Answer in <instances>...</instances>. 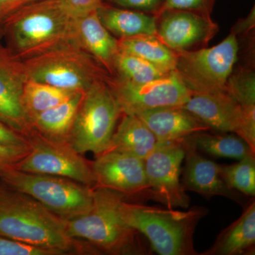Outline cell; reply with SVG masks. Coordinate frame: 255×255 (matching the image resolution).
Here are the masks:
<instances>
[{
  "mask_svg": "<svg viewBox=\"0 0 255 255\" xmlns=\"http://www.w3.org/2000/svg\"><path fill=\"white\" fill-rule=\"evenodd\" d=\"M67 221L27 194L0 182V236L65 255H102L87 241L70 237Z\"/></svg>",
  "mask_w": 255,
  "mask_h": 255,
  "instance_id": "6da1fadb",
  "label": "cell"
},
{
  "mask_svg": "<svg viewBox=\"0 0 255 255\" xmlns=\"http://www.w3.org/2000/svg\"><path fill=\"white\" fill-rule=\"evenodd\" d=\"M75 21L57 0H42L16 11L0 27L6 47L25 60L66 43H75Z\"/></svg>",
  "mask_w": 255,
  "mask_h": 255,
  "instance_id": "7a4b0ae2",
  "label": "cell"
},
{
  "mask_svg": "<svg viewBox=\"0 0 255 255\" xmlns=\"http://www.w3.org/2000/svg\"><path fill=\"white\" fill-rule=\"evenodd\" d=\"M93 205L87 214L67 221L70 237L83 240L102 254L148 255L140 233L122 219L119 204L126 199L117 191L93 187Z\"/></svg>",
  "mask_w": 255,
  "mask_h": 255,
  "instance_id": "3957f363",
  "label": "cell"
},
{
  "mask_svg": "<svg viewBox=\"0 0 255 255\" xmlns=\"http://www.w3.org/2000/svg\"><path fill=\"white\" fill-rule=\"evenodd\" d=\"M208 211L204 206L179 211L129 202L126 199L119 204L122 219L145 236L154 251L161 255H198L194 235Z\"/></svg>",
  "mask_w": 255,
  "mask_h": 255,
  "instance_id": "277c9868",
  "label": "cell"
},
{
  "mask_svg": "<svg viewBox=\"0 0 255 255\" xmlns=\"http://www.w3.org/2000/svg\"><path fill=\"white\" fill-rule=\"evenodd\" d=\"M28 79L73 92H86L110 75L91 55L74 43L23 60Z\"/></svg>",
  "mask_w": 255,
  "mask_h": 255,
  "instance_id": "5b68a950",
  "label": "cell"
},
{
  "mask_svg": "<svg viewBox=\"0 0 255 255\" xmlns=\"http://www.w3.org/2000/svg\"><path fill=\"white\" fill-rule=\"evenodd\" d=\"M0 182L32 196L66 221L87 214L93 205V187L68 178L11 169L0 175Z\"/></svg>",
  "mask_w": 255,
  "mask_h": 255,
  "instance_id": "8992f818",
  "label": "cell"
},
{
  "mask_svg": "<svg viewBox=\"0 0 255 255\" xmlns=\"http://www.w3.org/2000/svg\"><path fill=\"white\" fill-rule=\"evenodd\" d=\"M122 111L105 81L85 92L69 135L68 143L80 154L96 156L108 150Z\"/></svg>",
  "mask_w": 255,
  "mask_h": 255,
  "instance_id": "52a82bcc",
  "label": "cell"
},
{
  "mask_svg": "<svg viewBox=\"0 0 255 255\" xmlns=\"http://www.w3.org/2000/svg\"><path fill=\"white\" fill-rule=\"evenodd\" d=\"M239 49L237 36L231 32L221 43L211 48L177 52L175 72L194 93L226 92Z\"/></svg>",
  "mask_w": 255,
  "mask_h": 255,
  "instance_id": "ba28073f",
  "label": "cell"
},
{
  "mask_svg": "<svg viewBox=\"0 0 255 255\" xmlns=\"http://www.w3.org/2000/svg\"><path fill=\"white\" fill-rule=\"evenodd\" d=\"M26 138L28 153L14 169L30 173L66 177L95 187L91 161L82 157L68 142L53 141L33 130Z\"/></svg>",
  "mask_w": 255,
  "mask_h": 255,
  "instance_id": "9c48e42d",
  "label": "cell"
},
{
  "mask_svg": "<svg viewBox=\"0 0 255 255\" xmlns=\"http://www.w3.org/2000/svg\"><path fill=\"white\" fill-rule=\"evenodd\" d=\"M105 82L124 114H137L159 107H182L194 94L175 71L142 84L132 83L111 75Z\"/></svg>",
  "mask_w": 255,
  "mask_h": 255,
  "instance_id": "30bf717a",
  "label": "cell"
},
{
  "mask_svg": "<svg viewBox=\"0 0 255 255\" xmlns=\"http://www.w3.org/2000/svg\"><path fill=\"white\" fill-rule=\"evenodd\" d=\"M184 139L159 142L144 159L150 199L169 209H187L191 199L182 187L180 175L185 157Z\"/></svg>",
  "mask_w": 255,
  "mask_h": 255,
  "instance_id": "8fae6325",
  "label": "cell"
},
{
  "mask_svg": "<svg viewBox=\"0 0 255 255\" xmlns=\"http://www.w3.org/2000/svg\"><path fill=\"white\" fill-rule=\"evenodd\" d=\"M95 176L94 187L117 191L128 199H150L143 159L134 156L107 151L91 161Z\"/></svg>",
  "mask_w": 255,
  "mask_h": 255,
  "instance_id": "7c38bea8",
  "label": "cell"
},
{
  "mask_svg": "<svg viewBox=\"0 0 255 255\" xmlns=\"http://www.w3.org/2000/svg\"><path fill=\"white\" fill-rule=\"evenodd\" d=\"M155 17V36L174 52L206 48L219 31L212 18L192 11L165 10Z\"/></svg>",
  "mask_w": 255,
  "mask_h": 255,
  "instance_id": "4fadbf2b",
  "label": "cell"
},
{
  "mask_svg": "<svg viewBox=\"0 0 255 255\" xmlns=\"http://www.w3.org/2000/svg\"><path fill=\"white\" fill-rule=\"evenodd\" d=\"M27 80L23 60L0 44V122L26 137L32 131L22 100Z\"/></svg>",
  "mask_w": 255,
  "mask_h": 255,
  "instance_id": "5bb4252c",
  "label": "cell"
},
{
  "mask_svg": "<svg viewBox=\"0 0 255 255\" xmlns=\"http://www.w3.org/2000/svg\"><path fill=\"white\" fill-rule=\"evenodd\" d=\"M184 142L185 163L181 182L184 190L197 193L206 199L223 196L243 205L244 200L241 194L231 189L225 180L222 164L216 163L201 155L189 137H185Z\"/></svg>",
  "mask_w": 255,
  "mask_h": 255,
  "instance_id": "9a60e30c",
  "label": "cell"
},
{
  "mask_svg": "<svg viewBox=\"0 0 255 255\" xmlns=\"http://www.w3.org/2000/svg\"><path fill=\"white\" fill-rule=\"evenodd\" d=\"M182 107L219 132L237 133L243 118L241 106L226 91L194 93Z\"/></svg>",
  "mask_w": 255,
  "mask_h": 255,
  "instance_id": "2e32d148",
  "label": "cell"
},
{
  "mask_svg": "<svg viewBox=\"0 0 255 255\" xmlns=\"http://www.w3.org/2000/svg\"><path fill=\"white\" fill-rule=\"evenodd\" d=\"M155 135L157 141L183 140L209 127L182 107H165L135 114Z\"/></svg>",
  "mask_w": 255,
  "mask_h": 255,
  "instance_id": "e0dca14e",
  "label": "cell"
},
{
  "mask_svg": "<svg viewBox=\"0 0 255 255\" xmlns=\"http://www.w3.org/2000/svg\"><path fill=\"white\" fill-rule=\"evenodd\" d=\"M74 42L114 75V63L120 52L119 40L104 26L97 11L75 18Z\"/></svg>",
  "mask_w": 255,
  "mask_h": 255,
  "instance_id": "ac0fdd59",
  "label": "cell"
},
{
  "mask_svg": "<svg viewBox=\"0 0 255 255\" xmlns=\"http://www.w3.org/2000/svg\"><path fill=\"white\" fill-rule=\"evenodd\" d=\"M158 145L155 135L137 115L122 113L107 151L122 152L144 160Z\"/></svg>",
  "mask_w": 255,
  "mask_h": 255,
  "instance_id": "d6986e66",
  "label": "cell"
},
{
  "mask_svg": "<svg viewBox=\"0 0 255 255\" xmlns=\"http://www.w3.org/2000/svg\"><path fill=\"white\" fill-rule=\"evenodd\" d=\"M255 202L245 207L239 219L220 233L217 239L202 255H252L255 252Z\"/></svg>",
  "mask_w": 255,
  "mask_h": 255,
  "instance_id": "ffe728a7",
  "label": "cell"
},
{
  "mask_svg": "<svg viewBox=\"0 0 255 255\" xmlns=\"http://www.w3.org/2000/svg\"><path fill=\"white\" fill-rule=\"evenodd\" d=\"M101 22L109 31L120 38L156 34V18L154 15L125 9L104 1L97 10Z\"/></svg>",
  "mask_w": 255,
  "mask_h": 255,
  "instance_id": "44dd1931",
  "label": "cell"
},
{
  "mask_svg": "<svg viewBox=\"0 0 255 255\" xmlns=\"http://www.w3.org/2000/svg\"><path fill=\"white\" fill-rule=\"evenodd\" d=\"M85 92H76L60 105L33 117L32 130L53 141L68 143L69 135Z\"/></svg>",
  "mask_w": 255,
  "mask_h": 255,
  "instance_id": "7402d4cb",
  "label": "cell"
},
{
  "mask_svg": "<svg viewBox=\"0 0 255 255\" xmlns=\"http://www.w3.org/2000/svg\"><path fill=\"white\" fill-rule=\"evenodd\" d=\"M118 40L120 51L139 57L166 73L175 71L177 52L166 46L155 36L141 35Z\"/></svg>",
  "mask_w": 255,
  "mask_h": 255,
  "instance_id": "603a6c76",
  "label": "cell"
},
{
  "mask_svg": "<svg viewBox=\"0 0 255 255\" xmlns=\"http://www.w3.org/2000/svg\"><path fill=\"white\" fill-rule=\"evenodd\" d=\"M196 148L219 157L239 159L255 152L243 139L233 132L211 134L207 131L196 132L188 137Z\"/></svg>",
  "mask_w": 255,
  "mask_h": 255,
  "instance_id": "cb8c5ba5",
  "label": "cell"
},
{
  "mask_svg": "<svg viewBox=\"0 0 255 255\" xmlns=\"http://www.w3.org/2000/svg\"><path fill=\"white\" fill-rule=\"evenodd\" d=\"M76 92H78L64 90L28 78L23 87V104L31 121L38 114L68 100Z\"/></svg>",
  "mask_w": 255,
  "mask_h": 255,
  "instance_id": "d4e9b609",
  "label": "cell"
},
{
  "mask_svg": "<svg viewBox=\"0 0 255 255\" xmlns=\"http://www.w3.org/2000/svg\"><path fill=\"white\" fill-rule=\"evenodd\" d=\"M169 73L139 57L120 51L114 63L113 76L132 83L142 84L163 78Z\"/></svg>",
  "mask_w": 255,
  "mask_h": 255,
  "instance_id": "484cf974",
  "label": "cell"
},
{
  "mask_svg": "<svg viewBox=\"0 0 255 255\" xmlns=\"http://www.w3.org/2000/svg\"><path fill=\"white\" fill-rule=\"evenodd\" d=\"M226 92L242 107L255 106V63L235 66L226 83Z\"/></svg>",
  "mask_w": 255,
  "mask_h": 255,
  "instance_id": "4316f807",
  "label": "cell"
},
{
  "mask_svg": "<svg viewBox=\"0 0 255 255\" xmlns=\"http://www.w3.org/2000/svg\"><path fill=\"white\" fill-rule=\"evenodd\" d=\"M222 173L228 185L244 195L255 196V155L247 156L238 162L223 165Z\"/></svg>",
  "mask_w": 255,
  "mask_h": 255,
  "instance_id": "83f0119b",
  "label": "cell"
},
{
  "mask_svg": "<svg viewBox=\"0 0 255 255\" xmlns=\"http://www.w3.org/2000/svg\"><path fill=\"white\" fill-rule=\"evenodd\" d=\"M0 255H66L63 252L43 248L0 236Z\"/></svg>",
  "mask_w": 255,
  "mask_h": 255,
  "instance_id": "f1b7e54d",
  "label": "cell"
},
{
  "mask_svg": "<svg viewBox=\"0 0 255 255\" xmlns=\"http://www.w3.org/2000/svg\"><path fill=\"white\" fill-rule=\"evenodd\" d=\"M216 0H164L157 14L165 10L177 9L192 11L211 17Z\"/></svg>",
  "mask_w": 255,
  "mask_h": 255,
  "instance_id": "f546056e",
  "label": "cell"
},
{
  "mask_svg": "<svg viewBox=\"0 0 255 255\" xmlns=\"http://www.w3.org/2000/svg\"><path fill=\"white\" fill-rule=\"evenodd\" d=\"M62 9L73 18L86 16L97 11L104 0H57Z\"/></svg>",
  "mask_w": 255,
  "mask_h": 255,
  "instance_id": "4dcf8cb0",
  "label": "cell"
},
{
  "mask_svg": "<svg viewBox=\"0 0 255 255\" xmlns=\"http://www.w3.org/2000/svg\"><path fill=\"white\" fill-rule=\"evenodd\" d=\"M242 110L243 118L236 134L255 152V106L242 107Z\"/></svg>",
  "mask_w": 255,
  "mask_h": 255,
  "instance_id": "1f68e13d",
  "label": "cell"
},
{
  "mask_svg": "<svg viewBox=\"0 0 255 255\" xmlns=\"http://www.w3.org/2000/svg\"><path fill=\"white\" fill-rule=\"evenodd\" d=\"M28 149L0 143V175L16 164L28 153Z\"/></svg>",
  "mask_w": 255,
  "mask_h": 255,
  "instance_id": "d6a6232c",
  "label": "cell"
},
{
  "mask_svg": "<svg viewBox=\"0 0 255 255\" xmlns=\"http://www.w3.org/2000/svg\"><path fill=\"white\" fill-rule=\"evenodd\" d=\"M164 0H106V2L125 9L136 10L155 16Z\"/></svg>",
  "mask_w": 255,
  "mask_h": 255,
  "instance_id": "836d02e7",
  "label": "cell"
},
{
  "mask_svg": "<svg viewBox=\"0 0 255 255\" xmlns=\"http://www.w3.org/2000/svg\"><path fill=\"white\" fill-rule=\"evenodd\" d=\"M0 143L28 149L26 136L0 122Z\"/></svg>",
  "mask_w": 255,
  "mask_h": 255,
  "instance_id": "e575fe53",
  "label": "cell"
},
{
  "mask_svg": "<svg viewBox=\"0 0 255 255\" xmlns=\"http://www.w3.org/2000/svg\"><path fill=\"white\" fill-rule=\"evenodd\" d=\"M255 8L250 11L248 16L240 18L233 26L231 32L237 36L238 39H244L251 35L255 34Z\"/></svg>",
  "mask_w": 255,
  "mask_h": 255,
  "instance_id": "d590c367",
  "label": "cell"
},
{
  "mask_svg": "<svg viewBox=\"0 0 255 255\" xmlns=\"http://www.w3.org/2000/svg\"><path fill=\"white\" fill-rule=\"evenodd\" d=\"M42 0H0V26L11 14Z\"/></svg>",
  "mask_w": 255,
  "mask_h": 255,
  "instance_id": "8d00e7d4",
  "label": "cell"
},
{
  "mask_svg": "<svg viewBox=\"0 0 255 255\" xmlns=\"http://www.w3.org/2000/svg\"><path fill=\"white\" fill-rule=\"evenodd\" d=\"M3 38V33L2 31H1V27H0V41H1V38Z\"/></svg>",
  "mask_w": 255,
  "mask_h": 255,
  "instance_id": "74e56055",
  "label": "cell"
}]
</instances>
